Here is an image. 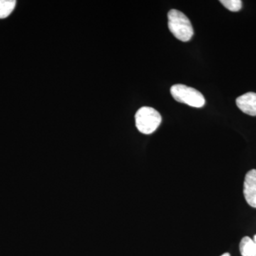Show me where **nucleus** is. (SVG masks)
I'll list each match as a JSON object with an SVG mask.
<instances>
[{
    "mask_svg": "<svg viewBox=\"0 0 256 256\" xmlns=\"http://www.w3.org/2000/svg\"><path fill=\"white\" fill-rule=\"evenodd\" d=\"M244 194L247 203L256 208V170H250L246 175Z\"/></svg>",
    "mask_w": 256,
    "mask_h": 256,
    "instance_id": "4",
    "label": "nucleus"
},
{
    "mask_svg": "<svg viewBox=\"0 0 256 256\" xmlns=\"http://www.w3.org/2000/svg\"><path fill=\"white\" fill-rule=\"evenodd\" d=\"M162 122L161 114L151 107H142L136 114V126L138 130L144 134H152Z\"/></svg>",
    "mask_w": 256,
    "mask_h": 256,
    "instance_id": "2",
    "label": "nucleus"
},
{
    "mask_svg": "<svg viewBox=\"0 0 256 256\" xmlns=\"http://www.w3.org/2000/svg\"><path fill=\"white\" fill-rule=\"evenodd\" d=\"M254 242H255L256 244V235L254 236Z\"/></svg>",
    "mask_w": 256,
    "mask_h": 256,
    "instance_id": "10",
    "label": "nucleus"
},
{
    "mask_svg": "<svg viewBox=\"0 0 256 256\" xmlns=\"http://www.w3.org/2000/svg\"><path fill=\"white\" fill-rule=\"evenodd\" d=\"M220 256H230V254H228V252H226V254H223V255Z\"/></svg>",
    "mask_w": 256,
    "mask_h": 256,
    "instance_id": "9",
    "label": "nucleus"
},
{
    "mask_svg": "<svg viewBox=\"0 0 256 256\" xmlns=\"http://www.w3.org/2000/svg\"><path fill=\"white\" fill-rule=\"evenodd\" d=\"M239 248L242 256H256V244L250 237H244Z\"/></svg>",
    "mask_w": 256,
    "mask_h": 256,
    "instance_id": "6",
    "label": "nucleus"
},
{
    "mask_svg": "<svg viewBox=\"0 0 256 256\" xmlns=\"http://www.w3.org/2000/svg\"><path fill=\"white\" fill-rule=\"evenodd\" d=\"M220 2L232 12H238L242 8V1L240 0H220Z\"/></svg>",
    "mask_w": 256,
    "mask_h": 256,
    "instance_id": "8",
    "label": "nucleus"
},
{
    "mask_svg": "<svg viewBox=\"0 0 256 256\" xmlns=\"http://www.w3.org/2000/svg\"><path fill=\"white\" fill-rule=\"evenodd\" d=\"M170 92L175 100L191 107L200 108L203 107L206 102L201 92L193 88L182 84L172 86L170 88Z\"/></svg>",
    "mask_w": 256,
    "mask_h": 256,
    "instance_id": "3",
    "label": "nucleus"
},
{
    "mask_svg": "<svg viewBox=\"0 0 256 256\" xmlns=\"http://www.w3.org/2000/svg\"><path fill=\"white\" fill-rule=\"evenodd\" d=\"M168 16L170 31L175 38L183 42L190 41L194 35V30L188 16L176 10H170Z\"/></svg>",
    "mask_w": 256,
    "mask_h": 256,
    "instance_id": "1",
    "label": "nucleus"
},
{
    "mask_svg": "<svg viewBox=\"0 0 256 256\" xmlns=\"http://www.w3.org/2000/svg\"><path fill=\"white\" fill-rule=\"evenodd\" d=\"M15 0H0V18L9 16L16 6Z\"/></svg>",
    "mask_w": 256,
    "mask_h": 256,
    "instance_id": "7",
    "label": "nucleus"
},
{
    "mask_svg": "<svg viewBox=\"0 0 256 256\" xmlns=\"http://www.w3.org/2000/svg\"><path fill=\"white\" fill-rule=\"evenodd\" d=\"M236 105L244 114L256 116V94L247 92L236 99Z\"/></svg>",
    "mask_w": 256,
    "mask_h": 256,
    "instance_id": "5",
    "label": "nucleus"
}]
</instances>
